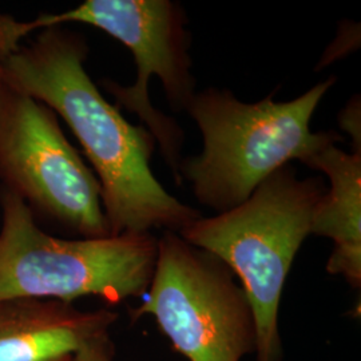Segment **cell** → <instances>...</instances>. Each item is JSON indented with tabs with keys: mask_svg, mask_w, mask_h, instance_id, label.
I'll return each mask as SVG.
<instances>
[{
	"mask_svg": "<svg viewBox=\"0 0 361 361\" xmlns=\"http://www.w3.org/2000/svg\"><path fill=\"white\" fill-rule=\"evenodd\" d=\"M89 46L63 26L43 28L6 62L1 82L49 106L77 137L102 190L110 235L165 229L180 233L201 217L155 178V138L134 126L97 87L85 68Z\"/></svg>",
	"mask_w": 361,
	"mask_h": 361,
	"instance_id": "cell-1",
	"label": "cell"
},
{
	"mask_svg": "<svg viewBox=\"0 0 361 361\" xmlns=\"http://www.w3.org/2000/svg\"><path fill=\"white\" fill-rule=\"evenodd\" d=\"M335 83L328 78L286 102H276L274 92L255 104L237 99L231 90L195 92L185 111L201 131L204 147L180 161V180L192 185L200 204L224 213L290 161L307 165L323 147L343 141L332 131H310L312 116Z\"/></svg>",
	"mask_w": 361,
	"mask_h": 361,
	"instance_id": "cell-2",
	"label": "cell"
},
{
	"mask_svg": "<svg viewBox=\"0 0 361 361\" xmlns=\"http://www.w3.org/2000/svg\"><path fill=\"white\" fill-rule=\"evenodd\" d=\"M325 190L322 178L301 180L296 169L286 165L238 207L214 217H200L178 233L240 277L256 320V361H283L280 301Z\"/></svg>",
	"mask_w": 361,
	"mask_h": 361,
	"instance_id": "cell-3",
	"label": "cell"
},
{
	"mask_svg": "<svg viewBox=\"0 0 361 361\" xmlns=\"http://www.w3.org/2000/svg\"><path fill=\"white\" fill-rule=\"evenodd\" d=\"M0 301L73 302L98 297L110 305L145 295L154 274L158 238L123 233L102 238H61L44 232L34 212L0 188Z\"/></svg>",
	"mask_w": 361,
	"mask_h": 361,
	"instance_id": "cell-4",
	"label": "cell"
},
{
	"mask_svg": "<svg viewBox=\"0 0 361 361\" xmlns=\"http://www.w3.org/2000/svg\"><path fill=\"white\" fill-rule=\"evenodd\" d=\"M67 23L97 27L129 49L137 65L133 86H121L114 80H102L118 107L140 116L180 183V147L183 133L174 119L157 110L149 98L150 78L159 79L173 110L185 111L195 94L189 55L190 32L186 13L178 3L170 0H86L75 8L61 13H43L28 22V28L43 30Z\"/></svg>",
	"mask_w": 361,
	"mask_h": 361,
	"instance_id": "cell-5",
	"label": "cell"
},
{
	"mask_svg": "<svg viewBox=\"0 0 361 361\" xmlns=\"http://www.w3.org/2000/svg\"><path fill=\"white\" fill-rule=\"evenodd\" d=\"M149 296L133 320L152 314L176 350L190 361H241L257 348L252 304L219 257L178 233L158 240Z\"/></svg>",
	"mask_w": 361,
	"mask_h": 361,
	"instance_id": "cell-6",
	"label": "cell"
},
{
	"mask_svg": "<svg viewBox=\"0 0 361 361\" xmlns=\"http://www.w3.org/2000/svg\"><path fill=\"white\" fill-rule=\"evenodd\" d=\"M0 180L32 212L82 238L110 235L98 178L68 142L58 116L0 82Z\"/></svg>",
	"mask_w": 361,
	"mask_h": 361,
	"instance_id": "cell-7",
	"label": "cell"
},
{
	"mask_svg": "<svg viewBox=\"0 0 361 361\" xmlns=\"http://www.w3.org/2000/svg\"><path fill=\"white\" fill-rule=\"evenodd\" d=\"M111 310H80L56 300L0 301V361H70L79 349L110 334Z\"/></svg>",
	"mask_w": 361,
	"mask_h": 361,
	"instance_id": "cell-8",
	"label": "cell"
},
{
	"mask_svg": "<svg viewBox=\"0 0 361 361\" xmlns=\"http://www.w3.org/2000/svg\"><path fill=\"white\" fill-rule=\"evenodd\" d=\"M329 178L312 219L310 234L331 238L326 271L341 276L352 288L361 285V152L347 153L332 143L305 165Z\"/></svg>",
	"mask_w": 361,
	"mask_h": 361,
	"instance_id": "cell-9",
	"label": "cell"
},
{
	"mask_svg": "<svg viewBox=\"0 0 361 361\" xmlns=\"http://www.w3.org/2000/svg\"><path fill=\"white\" fill-rule=\"evenodd\" d=\"M30 32L28 22H19L11 15L0 13V82L6 62L20 49L22 39Z\"/></svg>",
	"mask_w": 361,
	"mask_h": 361,
	"instance_id": "cell-10",
	"label": "cell"
},
{
	"mask_svg": "<svg viewBox=\"0 0 361 361\" xmlns=\"http://www.w3.org/2000/svg\"><path fill=\"white\" fill-rule=\"evenodd\" d=\"M116 345L110 334L99 336L78 350L70 361H114Z\"/></svg>",
	"mask_w": 361,
	"mask_h": 361,
	"instance_id": "cell-11",
	"label": "cell"
},
{
	"mask_svg": "<svg viewBox=\"0 0 361 361\" xmlns=\"http://www.w3.org/2000/svg\"><path fill=\"white\" fill-rule=\"evenodd\" d=\"M340 125L343 130L349 133L353 140V150L361 152L360 101H350L348 106L341 111Z\"/></svg>",
	"mask_w": 361,
	"mask_h": 361,
	"instance_id": "cell-12",
	"label": "cell"
}]
</instances>
